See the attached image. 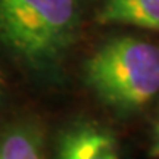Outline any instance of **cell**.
Instances as JSON below:
<instances>
[{
  "label": "cell",
  "mask_w": 159,
  "mask_h": 159,
  "mask_svg": "<svg viewBox=\"0 0 159 159\" xmlns=\"http://www.w3.org/2000/svg\"><path fill=\"white\" fill-rule=\"evenodd\" d=\"M77 0H0V43L31 68H53L74 44Z\"/></svg>",
  "instance_id": "obj_1"
},
{
  "label": "cell",
  "mask_w": 159,
  "mask_h": 159,
  "mask_svg": "<svg viewBox=\"0 0 159 159\" xmlns=\"http://www.w3.org/2000/svg\"><path fill=\"white\" fill-rule=\"evenodd\" d=\"M84 81L111 109L136 112L159 91V47L130 35L109 40L85 61Z\"/></svg>",
  "instance_id": "obj_2"
},
{
  "label": "cell",
  "mask_w": 159,
  "mask_h": 159,
  "mask_svg": "<svg viewBox=\"0 0 159 159\" xmlns=\"http://www.w3.org/2000/svg\"><path fill=\"white\" fill-rule=\"evenodd\" d=\"M57 159H119L114 134L100 125L81 122L62 133Z\"/></svg>",
  "instance_id": "obj_3"
},
{
  "label": "cell",
  "mask_w": 159,
  "mask_h": 159,
  "mask_svg": "<svg viewBox=\"0 0 159 159\" xmlns=\"http://www.w3.org/2000/svg\"><path fill=\"white\" fill-rule=\"evenodd\" d=\"M97 21L159 31V0H105Z\"/></svg>",
  "instance_id": "obj_4"
},
{
  "label": "cell",
  "mask_w": 159,
  "mask_h": 159,
  "mask_svg": "<svg viewBox=\"0 0 159 159\" xmlns=\"http://www.w3.org/2000/svg\"><path fill=\"white\" fill-rule=\"evenodd\" d=\"M0 159H44L39 131L19 127L0 140Z\"/></svg>",
  "instance_id": "obj_5"
},
{
  "label": "cell",
  "mask_w": 159,
  "mask_h": 159,
  "mask_svg": "<svg viewBox=\"0 0 159 159\" xmlns=\"http://www.w3.org/2000/svg\"><path fill=\"white\" fill-rule=\"evenodd\" d=\"M152 156L159 159V118L155 124L153 130V142H152Z\"/></svg>",
  "instance_id": "obj_6"
}]
</instances>
